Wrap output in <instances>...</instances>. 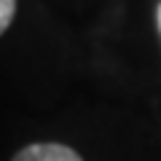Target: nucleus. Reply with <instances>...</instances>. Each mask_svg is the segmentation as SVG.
I'll return each instance as SVG.
<instances>
[{
    "instance_id": "nucleus-2",
    "label": "nucleus",
    "mask_w": 161,
    "mask_h": 161,
    "mask_svg": "<svg viewBox=\"0 0 161 161\" xmlns=\"http://www.w3.org/2000/svg\"><path fill=\"white\" fill-rule=\"evenodd\" d=\"M16 14V0H0V35L6 32Z\"/></svg>"
},
{
    "instance_id": "nucleus-1",
    "label": "nucleus",
    "mask_w": 161,
    "mask_h": 161,
    "mask_svg": "<svg viewBox=\"0 0 161 161\" xmlns=\"http://www.w3.org/2000/svg\"><path fill=\"white\" fill-rule=\"evenodd\" d=\"M11 161H83L73 148L59 142H35L22 148Z\"/></svg>"
},
{
    "instance_id": "nucleus-3",
    "label": "nucleus",
    "mask_w": 161,
    "mask_h": 161,
    "mask_svg": "<svg viewBox=\"0 0 161 161\" xmlns=\"http://www.w3.org/2000/svg\"><path fill=\"white\" fill-rule=\"evenodd\" d=\"M156 16H158V30H161V3H158V11H156Z\"/></svg>"
}]
</instances>
